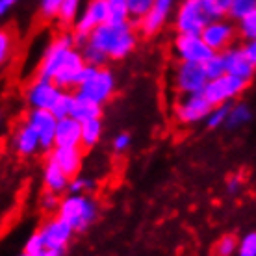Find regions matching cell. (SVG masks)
Masks as SVG:
<instances>
[{"instance_id": "25", "label": "cell", "mask_w": 256, "mask_h": 256, "mask_svg": "<svg viewBox=\"0 0 256 256\" xmlns=\"http://www.w3.org/2000/svg\"><path fill=\"white\" fill-rule=\"evenodd\" d=\"M250 121V110L247 104H232L230 112H228V119H226V128L228 130H236V128L245 126Z\"/></svg>"}, {"instance_id": "24", "label": "cell", "mask_w": 256, "mask_h": 256, "mask_svg": "<svg viewBox=\"0 0 256 256\" xmlns=\"http://www.w3.org/2000/svg\"><path fill=\"white\" fill-rule=\"evenodd\" d=\"M100 116H102V106L76 96V104H74V110H72V116L70 117H74L80 122H86L90 121V119H96V117Z\"/></svg>"}, {"instance_id": "26", "label": "cell", "mask_w": 256, "mask_h": 256, "mask_svg": "<svg viewBox=\"0 0 256 256\" xmlns=\"http://www.w3.org/2000/svg\"><path fill=\"white\" fill-rule=\"evenodd\" d=\"M78 48H80V52H82V56L88 65H93V67H106V64L110 62L108 56H106L100 48H96L95 45H91L90 41L82 43Z\"/></svg>"}, {"instance_id": "29", "label": "cell", "mask_w": 256, "mask_h": 256, "mask_svg": "<svg viewBox=\"0 0 256 256\" xmlns=\"http://www.w3.org/2000/svg\"><path fill=\"white\" fill-rule=\"evenodd\" d=\"M238 245H240V240L234 234H224L214 245V256H232L234 252H238Z\"/></svg>"}, {"instance_id": "22", "label": "cell", "mask_w": 256, "mask_h": 256, "mask_svg": "<svg viewBox=\"0 0 256 256\" xmlns=\"http://www.w3.org/2000/svg\"><path fill=\"white\" fill-rule=\"evenodd\" d=\"M102 138V119H90V121L82 122V147L93 148Z\"/></svg>"}, {"instance_id": "31", "label": "cell", "mask_w": 256, "mask_h": 256, "mask_svg": "<svg viewBox=\"0 0 256 256\" xmlns=\"http://www.w3.org/2000/svg\"><path fill=\"white\" fill-rule=\"evenodd\" d=\"M202 4H204L210 19H224V17H228L232 0H202Z\"/></svg>"}, {"instance_id": "8", "label": "cell", "mask_w": 256, "mask_h": 256, "mask_svg": "<svg viewBox=\"0 0 256 256\" xmlns=\"http://www.w3.org/2000/svg\"><path fill=\"white\" fill-rule=\"evenodd\" d=\"M176 62H192V64L204 65L216 54L206 45L202 36H190V34H176L171 45Z\"/></svg>"}, {"instance_id": "13", "label": "cell", "mask_w": 256, "mask_h": 256, "mask_svg": "<svg viewBox=\"0 0 256 256\" xmlns=\"http://www.w3.org/2000/svg\"><path fill=\"white\" fill-rule=\"evenodd\" d=\"M176 0H156L152 10L136 22V28L140 36L143 38H154L156 34H160L164 30V26L167 24V20L171 17L173 10H176Z\"/></svg>"}, {"instance_id": "21", "label": "cell", "mask_w": 256, "mask_h": 256, "mask_svg": "<svg viewBox=\"0 0 256 256\" xmlns=\"http://www.w3.org/2000/svg\"><path fill=\"white\" fill-rule=\"evenodd\" d=\"M43 184H45L46 192L62 195L64 192L69 190L70 178L67 176V173H65L56 162L48 158L45 164V169H43Z\"/></svg>"}, {"instance_id": "18", "label": "cell", "mask_w": 256, "mask_h": 256, "mask_svg": "<svg viewBox=\"0 0 256 256\" xmlns=\"http://www.w3.org/2000/svg\"><path fill=\"white\" fill-rule=\"evenodd\" d=\"M224 56V65H226V72L234 74L238 78H244L247 82H250V78L254 76L256 67L250 64V60L247 58L244 46H230L223 52Z\"/></svg>"}, {"instance_id": "38", "label": "cell", "mask_w": 256, "mask_h": 256, "mask_svg": "<svg viewBox=\"0 0 256 256\" xmlns=\"http://www.w3.org/2000/svg\"><path fill=\"white\" fill-rule=\"evenodd\" d=\"M238 256H256V232H247L238 245Z\"/></svg>"}, {"instance_id": "39", "label": "cell", "mask_w": 256, "mask_h": 256, "mask_svg": "<svg viewBox=\"0 0 256 256\" xmlns=\"http://www.w3.org/2000/svg\"><path fill=\"white\" fill-rule=\"evenodd\" d=\"M93 180L86 178V176H74V178H70V184H69V190L67 192L72 193V195H86L88 192L93 190Z\"/></svg>"}, {"instance_id": "2", "label": "cell", "mask_w": 256, "mask_h": 256, "mask_svg": "<svg viewBox=\"0 0 256 256\" xmlns=\"http://www.w3.org/2000/svg\"><path fill=\"white\" fill-rule=\"evenodd\" d=\"M58 218H62L65 223H69L74 232L86 230L91 223H95L98 218V204L93 197L86 195H72L62 198V204L58 210Z\"/></svg>"}, {"instance_id": "9", "label": "cell", "mask_w": 256, "mask_h": 256, "mask_svg": "<svg viewBox=\"0 0 256 256\" xmlns=\"http://www.w3.org/2000/svg\"><path fill=\"white\" fill-rule=\"evenodd\" d=\"M212 102L204 96V93H193V95H178L176 102L173 106L174 119L180 124H197L200 121H206L210 116Z\"/></svg>"}, {"instance_id": "43", "label": "cell", "mask_w": 256, "mask_h": 256, "mask_svg": "<svg viewBox=\"0 0 256 256\" xmlns=\"http://www.w3.org/2000/svg\"><path fill=\"white\" fill-rule=\"evenodd\" d=\"M244 50L247 54V58L250 60V64L256 67V39H250V41H244Z\"/></svg>"}, {"instance_id": "35", "label": "cell", "mask_w": 256, "mask_h": 256, "mask_svg": "<svg viewBox=\"0 0 256 256\" xmlns=\"http://www.w3.org/2000/svg\"><path fill=\"white\" fill-rule=\"evenodd\" d=\"M238 34L244 41H250L256 39V10L252 13H249L247 17H244L242 20H238Z\"/></svg>"}, {"instance_id": "11", "label": "cell", "mask_w": 256, "mask_h": 256, "mask_svg": "<svg viewBox=\"0 0 256 256\" xmlns=\"http://www.w3.org/2000/svg\"><path fill=\"white\" fill-rule=\"evenodd\" d=\"M64 90L54 80L36 76L26 88V102L34 110H48L52 112Z\"/></svg>"}, {"instance_id": "30", "label": "cell", "mask_w": 256, "mask_h": 256, "mask_svg": "<svg viewBox=\"0 0 256 256\" xmlns=\"http://www.w3.org/2000/svg\"><path fill=\"white\" fill-rule=\"evenodd\" d=\"M228 112H230V104H221V106H214L210 116L206 117V126L216 130V128L226 126V119H228Z\"/></svg>"}, {"instance_id": "45", "label": "cell", "mask_w": 256, "mask_h": 256, "mask_svg": "<svg viewBox=\"0 0 256 256\" xmlns=\"http://www.w3.org/2000/svg\"><path fill=\"white\" fill-rule=\"evenodd\" d=\"M19 0H0V15H6L10 10H13V6L17 4Z\"/></svg>"}, {"instance_id": "17", "label": "cell", "mask_w": 256, "mask_h": 256, "mask_svg": "<svg viewBox=\"0 0 256 256\" xmlns=\"http://www.w3.org/2000/svg\"><path fill=\"white\" fill-rule=\"evenodd\" d=\"M41 236L45 240L46 247H56V249H67L70 238L74 234V228L69 223H65L62 218H52L48 219L41 228Z\"/></svg>"}, {"instance_id": "32", "label": "cell", "mask_w": 256, "mask_h": 256, "mask_svg": "<svg viewBox=\"0 0 256 256\" xmlns=\"http://www.w3.org/2000/svg\"><path fill=\"white\" fill-rule=\"evenodd\" d=\"M254 10H256V0H232L228 19L238 22V20H242L244 17H247V15L252 13Z\"/></svg>"}, {"instance_id": "19", "label": "cell", "mask_w": 256, "mask_h": 256, "mask_svg": "<svg viewBox=\"0 0 256 256\" xmlns=\"http://www.w3.org/2000/svg\"><path fill=\"white\" fill-rule=\"evenodd\" d=\"M48 158L56 162L69 178L78 176L82 169V147H54Z\"/></svg>"}, {"instance_id": "23", "label": "cell", "mask_w": 256, "mask_h": 256, "mask_svg": "<svg viewBox=\"0 0 256 256\" xmlns=\"http://www.w3.org/2000/svg\"><path fill=\"white\" fill-rule=\"evenodd\" d=\"M84 10V0H65L62 12L58 15V22L64 28H72L76 19L80 17V13Z\"/></svg>"}, {"instance_id": "3", "label": "cell", "mask_w": 256, "mask_h": 256, "mask_svg": "<svg viewBox=\"0 0 256 256\" xmlns=\"http://www.w3.org/2000/svg\"><path fill=\"white\" fill-rule=\"evenodd\" d=\"M210 20L202 0H180L174 10L173 28L176 34L200 36Z\"/></svg>"}, {"instance_id": "14", "label": "cell", "mask_w": 256, "mask_h": 256, "mask_svg": "<svg viewBox=\"0 0 256 256\" xmlns=\"http://www.w3.org/2000/svg\"><path fill=\"white\" fill-rule=\"evenodd\" d=\"M26 121L34 126L41 140V150H48L56 147V130H58V117L48 110H34L30 108Z\"/></svg>"}, {"instance_id": "1", "label": "cell", "mask_w": 256, "mask_h": 256, "mask_svg": "<svg viewBox=\"0 0 256 256\" xmlns=\"http://www.w3.org/2000/svg\"><path fill=\"white\" fill-rule=\"evenodd\" d=\"M138 28L136 22L128 20V22H106V24L98 26L95 32L91 34L86 41H90L91 45L108 56V60H124L128 58L134 48L138 46ZM84 41V43H86Z\"/></svg>"}, {"instance_id": "46", "label": "cell", "mask_w": 256, "mask_h": 256, "mask_svg": "<svg viewBox=\"0 0 256 256\" xmlns=\"http://www.w3.org/2000/svg\"><path fill=\"white\" fill-rule=\"evenodd\" d=\"M65 249H56V247H46L43 256H64Z\"/></svg>"}, {"instance_id": "15", "label": "cell", "mask_w": 256, "mask_h": 256, "mask_svg": "<svg viewBox=\"0 0 256 256\" xmlns=\"http://www.w3.org/2000/svg\"><path fill=\"white\" fill-rule=\"evenodd\" d=\"M86 60H84L80 48H72L69 52V56L65 58V62L62 64V67L58 69L56 76H54V82L58 84L62 90H76V80L80 76L82 69L86 67Z\"/></svg>"}, {"instance_id": "34", "label": "cell", "mask_w": 256, "mask_h": 256, "mask_svg": "<svg viewBox=\"0 0 256 256\" xmlns=\"http://www.w3.org/2000/svg\"><path fill=\"white\" fill-rule=\"evenodd\" d=\"M65 0H39V15L45 20H58Z\"/></svg>"}, {"instance_id": "36", "label": "cell", "mask_w": 256, "mask_h": 256, "mask_svg": "<svg viewBox=\"0 0 256 256\" xmlns=\"http://www.w3.org/2000/svg\"><path fill=\"white\" fill-rule=\"evenodd\" d=\"M130 12L124 0H110V22H128Z\"/></svg>"}, {"instance_id": "28", "label": "cell", "mask_w": 256, "mask_h": 256, "mask_svg": "<svg viewBox=\"0 0 256 256\" xmlns=\"http://www.w3.org/2000/svg\"><path fill=\"white\" fill-rule=\"evenodd\" d=\"M204 70L208 80H216L226 74V65H224V56L223 52H216L208 62L204 64Z\"/></svg>"}, {"instance_id": "37", "label": "cell", "mask_w": 256, "mask_h": 256, "mask_svg": "<svg viewBox=\"0 0 256 256\" xmlns=\"http://www.w3.org/2000/svg\"><path fill=\"white\" fill-rule=\"evenodd\" d=\"M46 249V244L45 240H43V236H41V232H34L32 236L26 240L24 244V252H28V254L32 256H43V252H45Z\"/></svg>"}, {"instance_id": "33", "label": "cell", "mask_w": 256, "mask_h": 256, "mask_svg": "<svg viewBox=\"0 0 256 256\" xmlns=\"http://www.w3.org/2000/svg\"><path fill=\"white\" fill-rule=\"evenodd\" d=\"M130 12V19L132 22H138L140 19H143L150 10H152L156 0H124Z\"/></svg>"}, {"instance_id": "41", "label": "cell", "mask_w": 256, "mask_h": 256, "mask_svg": "<svg viewBox=\"0 0 256 256\" xmlns=\"http://www.w3.org/2000/svg\"><path fill=\"white\" fill-rule=\"evenodd\" d=\"M13 52V36L8 30L0 32V62L8 64V58L12 56Z\"/></svg>"}, {"instance_id": "6", "label": "cell", "mask_w": 256, "mask_h": 256, "mask_svg": "<svg viewBox=\"0 0 256 256\" xmlns=\"http://www.w3.org/2000/svg\"><path fill=\"white\" fill-rule=\"evenodd\" d=\"M116 88H117V82L114 72L110 69H106V67H98L95 70V74L88 82L78 86L76 90H74V93H76V96L84 98V100H90V102H95L98 106H104L114 96Z\"/></svg>"}, {"instance_id": "27", "label": "cell", "mask_w": 256, "mask_h": 256, "mask_svg": "<svg viewBox=\"0 0 256 256\" xmlns=\"http://www.w3.org/2000/svg\"><path fill=\"white\" fill-rule=\"evenodd\" d=\"M74 104H76V93L64 90L62 96L58 98V102H56V106L52 110V114L58 117V119L70 117L72 116V110H74Z\"/></svg>"}, {"instance_id": "20", "label": "cell", "mask_w": 256, "mask_h": 256, "mask_svg": "<svg viewBox=\"0 0 256 256\" xmlns=\"http://www.w3.org/2000/svg\"><path fill=\"white\" fill-rule=\"evenodd\" d=\"M56 147H82V122L74 117H64L58 121Z\"/></svg>"}, {"instance_id": "10", "label": "cell", "mask_w": 256, "mask_h": 256, "mask_svg": "<svg viewBox=\"0 0 256 256\" xmlns=\"http://www.w3.org/2000/svg\"><path fill=\"white\" fill-rule=\"evenodd\" d=\"M247 80L238 78L234 74H224L221 78L210 80L204 88V96L212 102V106H221V104H228L230 100H234L236 96H240L247 88Z\"/></svg>"}, {"instance_id": "44", "label": "cell", "mask_w": 256, "mask_h": 256, "mask_svg": "<svg viewBox=\"0 0 256 256\" xmlns=\"http://www.w3.org/2000/svg\"><path fill=\"white\" fill-rule=\"evenodd\" d=\"M240 188H242V178H240V176H232V178H228V182H226V192L238 193L240 192Z\"/></svg>"}, {"instance_id": "12", "label": "cell", "mask_w": 256, "mask_h": 256, "mask_svg": "<svg viewBox=\"0 0 256 256\" xmlns=\"http://www.w3.org/2000/svg\"><path fill=\"white\" fill-rule=\"evenodd\" d=\"M200 36H202L206 45L210 46L214 52H224L226 48L234 46L236 38H240L238 24L232 19H228V17H224V19H212Z\"/></svg>"}, {"instance_id": "16", "label": "cell", "mask_w": 256, "mask_h": 256, "mask_svg": "<svg viewBox=\"0 0 256 256\" xmlns=\"http://www.w3.org/2000/svg\"><path fill=\"white\" fill-rule=\"evenodd\" d=\"M12 147L22 158H30L34 154H38V150H41V140L38 132L26 119L15 128L12 136Z\"/></svg>"}, {"instance_id": "42", "label": "cell", "mask_w": 256, "mask_h": 256, "mask_svg": "<svg viewBox=\"0 0 256 256\" xmlns=\"http://www.w3.org/2000/svg\"><path fill=\"white\" fill-rule=\"evenodd\" d=\"M130 143H132V138H130V134H128V132H121V134H117L116 138H114L112 147H114V150H116L117 154H121V152H124L128 147H130Z\"/></svg>"}, {"instance_id": "40", "label": "cell", "mask_w": 256, "mask_h": 256, "mask_svg": "<svg viewBox=\"0 0 256 256\" xmlns=\"http://www.w3.org/2000/svg\"><path fill=\"white\" fill-rule=\"evenodd\" d=\"M60 204H62V198H60L56 193L46 192V190H45V195H43V197H41V200H39L41 210L46 212V214H58Z\"/></svg>"}, {"instance_id": "7", "label": "cell", "mask_w": 256, "mask_h": 256, "mask_svg": "<svg viewBox=\"0 0 256 256\" xmlns=\"http://www.w3.org/2000/svg\"><path fill=\"white\" fill-rule=\"evenodd\" d=\"M208 82L210 80L206 76L204 65L192 64V62H176V65H174L173 86L178 95L202 93Z\"/></svg>"}, {"instance_id": "5", "label": "cell", "mask_w": 256, "mask_h": 256, "mask_svg": "<svg viewBox=\"0 0 256 256\" xmlns=\"http://www.w3.org/2000/svg\"><path fill=\"white\" fill-rule=\"evenodd\" d=\"M110 20V0H88L80 17L76 19L72 32L76 38V45L80 46L95 32L98 26L106 24Z\"/></svg>"}, {"instance_id": "47", "label": "cell", "mask_w": 256, "mask_h": 256, "mask_svg": "<svg viewBox=\"0 0 256 256\" xmlns=\"http://www.w3.org/2000/svg\"><path fill=\"white\" fill-rule=\"evenodd\" d=\"M19 256H32V254H28V252H24V250H22V252H20Z\"/></svg>"}, {"instance_id": "4", "label": "cell", "mask_w": 256, "mask_h": 256, "mask_svg": "<svg viewBox=\"0 0 256 256\" xmlns=\"http://www.w3.org/2000/svg\"><path fill=\"white\" fill-rule=\"evenodd\" d=\"M76 38L74 32H64L56 36L50 41V45L46 46L43 56L38 64V76L39 78H48L54 80L58 69L62 67V64L65 62V58L69 56V52L72 48H76Z\"/></svg>"}]
</instances>
